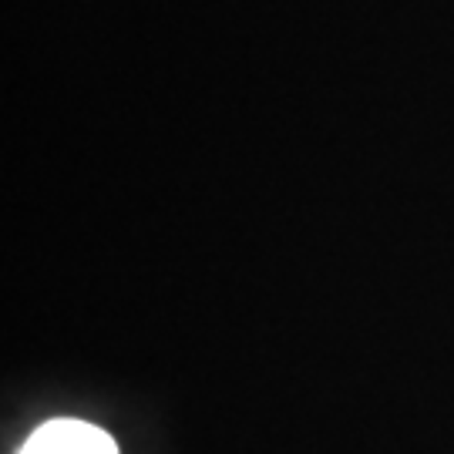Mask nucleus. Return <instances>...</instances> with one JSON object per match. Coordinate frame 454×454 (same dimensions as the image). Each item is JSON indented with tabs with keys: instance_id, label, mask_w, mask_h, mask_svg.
<instances>
[{
	"instance_id": "f257e3e1",
	"label": "nucleus",
	"mask_w": 454,
	"mask_h": 454,
	"mask_svg": "<svg viewBox=\"0 0 454 454\" xmlns=\"http://www.w3.org/2000/svg\"><path fill=\"white\" fill-rule=\"evenodd\" d=\"M17 454H118V444L108 431L88 421L58 418L41 424Z\"/></svg>"
}]
</instances>
